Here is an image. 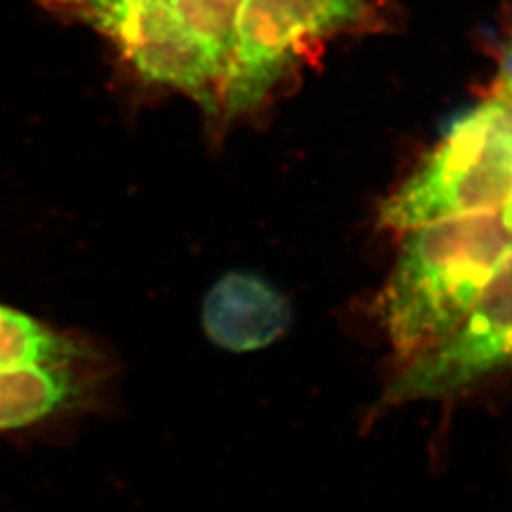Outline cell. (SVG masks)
<instances>
[{
    "instance_id": "52a82bcc",
    "label": "cell",
    "mask_w": 512,
    "mask_h": 512,
    "mask_svg": "<svg viewBox=\"0 0 512 512\" xmlns=\"http://www.w3.org/2000/svg\"><path fill=\"white\" fill-rule=\"evenodd\" d=\"M90 359L21 368L0 376V431L50 420L86 403L92 393Z\"/></svg>"
},
{
    "instance_id": "9c48e42d",
    "label": "cell",
    "mask_w": 512,
    "mask_h": 512,
    "mask_svg": "<svg viewBox=\"0 0 512 512\" xmlns=\"http://www.w3.org/2000/svg\"><path fill=\"white\" fill-rule=\"evenodd\" d=\"M184 27L228 71L241 0H169Z\"/></svg>"
},
{
    "instance_id": "5b68a950",
    "label": "cell",
    "mask_w": 512,
    "mask_h": 512,
    "mask_svg": "<svg viewBox=\"0 0 512 512\" xmlns=\"http://www.w3.org/2000/svg\"><path fill=\"white\" fill-rule=\"evenodd\" d=\"M116 40L135 71L150 82L219 107L226 71L203 48L169 0H61Z\"/></svg>"
},
{
    "instance_id": "277c9868",
    "label": "cell",
    "mask_w": 512,
    "mask_h": 512,
    "mask_svg": "<svg viewBox=\"0 0 512 512\" xmlns=\"http://www.w3.org/2000/svg\"><path fill=\"white\" fill-rule=\"evenodd\" d=\"M507 366H512V249L458 327L408 359L387 387L384 404L452 397Z\"/></svg>"
},
{
    "instance_id": "6da1fadb",
    "label": "cell",
    "mask_w": 512,
    "mask_h": 512,
    "mask_svg": "<svg viewBox=\"0 0 512 512\" xmlns=\"http://www.w3.org/2000/svg\"><path fill=\"white\" fill-rule=\"evenodd\" d=\"M511 249L512 232L499 211L406 230L378 300V315L395 351L410 359L446 338Z\"/></svg>"
},
{
    "instance_id": "8fae6325",
    "label": "cell",
    "mask_w": 512,
    "mask_h": 512,
    "mask_svg": "<svg viewBox=\"0 0 512 512\" xmlns=\"http://www.w3.org/2000/svg\"><path fill=\"white\" fill-rule=\"evenodd\" d=\"M499 215H501V219L505 222V226L512 232V194L509 196V200L501 205Z\"/></svg>"
},
{
    "instance_id": "30bf717a",
    "label": "cell",
    "mask_w": 512,
    "mask_h": 512,
    "mask_svg": "<svg viewBox=\"0 0 512 512\" xmlns=\"http://www.w3.org/2000/svg\"><path fill=\"white\" fill-rule=\"evenodd\" d=\"M494 97L503 101L505 105H509L512 109V46H509L507 52L503 55L501 71H499V78H497V84H495Z\"/></svg>"
},
{
    "instance_id": "8992f818",
    "label": "cell",
    "mask_w": 512,
    "mask_h": 512,
    "mask_svg": "<svg viewBox=\"0 0 512 512\" xmlns=\"http://www.w3.org/2000/svg\"><path fill=\"white\" fill-rule=\"evenodd\" d=\"M203 330L220 349L249 353L275 344L293 323L285 294L249 272L220 277L203 300Z\"/></svg>"
},
{
    "instance_id": "ba28073f",
    "label": "cell",
    "mask_w": 512,
    "mask_h": 512,
    "mask_svg": "<svg viewBox=\"0 0 512 512\" xmlns=\"http://www.w3.org/2000/svg\"><path fill=\"white\" fill-rule=\"evenodd\" d=\"M82 359H90V351L80 340L50 329L23 311L0 306V376L27 366Z\"/></svg>"
},
{
    "instance_id": "7a4b0ae2",
    "label": "cell",
    "mask_w": 512,
    "mask_h": 512,
    "mask_svg": "<svg viewBox=\"0 0 512 512\" xmlns=\"http://www.w3.org/2000/svg\"><path fill=\"white\" fill-rule=\"evenodd\" d=\"M512 194V109L499 99L459 110L439 145L380 207V224L410 230L435 220L492 213Z\"/></svg>"
},
{
    "instance_id": "3957f363",
    "label": "cell",
    "mask_w": 512,
    "mask_h": 512,
    "mask_svg": "<svg viewBox=\"0 0 512 512\" xmlns=\"http://www.w3.org/2000/svg\"><path fill=\"white\" fill-rule=\"evenodd\" d=\"M363 14L361 0H241L222 109L238 116L258 107L304 46L355 25Z\"/></svg>"
}]
</instances>
